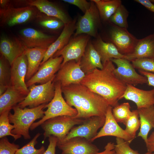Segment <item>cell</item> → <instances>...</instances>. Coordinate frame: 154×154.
<instances>
[{"label":"cell","instance_id":"cell-47","mask_svg":"<svg viewBox=\"0 0 154 154\" xmlns=\"http://www.w3.org/2000/svg\"><path fill=\"white\" fill-rule=\"evenodd\" d=\"M8 87L5 86L0 85V96L5 92Z\"/></svg>","mask_w":154,"mask_h":154},{"label":"cell","instance_id":"cell-44","mask_svg":"<svg viewBox=\"0 0 154 154\" xmlns=\"http://www.w3.org/2000/svg\"><path fill=\"white\" fill-rule=\"evenodd\" d=\"M115 144L113 143H108L104 147V150L101 152H98L96 154H115L114 150Z\"/></svg>","mask_w":154,"mask_h":154},{"label":"cell","instance_id":"cell-3","mask_svg":"<svg viewBox=\"0 0 154 154\" xmlns=\"http://www.w3.org/2000/svg\"><path fill=\"white\" fill-rule=\"evenodd\" d=\"M47 104H42L31 108H22L18 105L13 107V114L10 112L8 116L10 122L14 126L12 133L22 136L25 139H30L29 129L35 120L44 116L43 110L46 108Z\"/></svg>","mask_w":154,"mask_h":154},{"label":"cell","instance_id":"cell-30","mask_svg":"<svg viewBox=\"0 0 154 154\" xmlns=\"http://www.w3.org/2000/svg\"><path fill=\"white\" fill-rule=\"evenodd\" d=\"M35 20L40 26L50 31H56L64 28L65 24L59 19L48 16L40 11Z\"/></svg>","mask_w":154,"mask_h":154},{"label":"cell","instance_id":"cell-31","mask_svg":"<svg viewBox=\"0 0 154 154\" xmlns=\"http://www.w3.org/2000/svg\"><path fill=\"white\" fill-rule=\"evenodd\" d=\"M10 110H7L0 114V138L10 135L13 137L15 141L20 138L21 136L14 134L11 133L14 126L10 124L9 118Z\"/></svg>","mask_w":154,"mask_h":154},{"label":"cell","instance_id":"cell-22","mask_svg":"<svg viewBox=\"0 0 154 154\" xmlns=\"http://www.w3.org/2000/svg\"><path fill=\"white\" fill-rule=\"evenodd\" d=\"M76 21V20L74 19L69 23L65 24L60 35L47 49L40 65L53 56L57 51L62 48L68 43L75 31Z\"/></svg>","mask_w":154,"mask_h":154},{"label":"cell","instance_id":"cell-9","mask_svg":"<svg viewBox=\"0 0 154 154\" xmlns=\"http://www.w3.org/2000/svg\"><path fill=\"white\" fill-rule=\"evenodd\" d=\"M90 8L80 17L76 24L74 36L84 34L94 37L97 36L101 18L98 9L93 1H90Z\"/></svg>","mask_w":154,"mask_h":154},{"label":"cell","instance_id":"cell-5","mask_svg":"<svg viewBox=\"0 0 154 154\" xmlns=\"http://www.w3.org/2000/svg\"><path fill=\"white\" fill-rule=\"evenodd\" d=\"M84 120L65 116L47 119L40 125L44 131V140L51 135L56 137L58 141L62 140L74 126L82 123Z\"/></svg>","mask_w":154,"mask_h":154},{"label":"cell","instance_id":"cell-39","mask_svg":"<svg viewBox=\"0 0 154 154\" xmlns=\"http://www.w3.org/2000/svg\"><path fill=\"white\" fill-rule=\"evenodd\" d=\"M19 147V145L10 142L6 136L0 138V154H15Z\"/></svg>","mask_w":154,"mask_h":154},{"label":"cell","instance_id":"cell-21","mask_svg":"<svg viewBox=\"0 0 154 154\" xmlns=\"http://www.w3.org/2000/svg\"><path fill=\"white\" fill-rule=\"evenodd\" d=\"M25 6H34L41 12L46 15L57 18L65 24L71 20L67 13L60 7L55 3L47 0H24Z\"/></svg>","mask_w":154,"mask_h":154},{"label":"cell","instance_id":"cell-24","mask_svg":"<svg viewBox=\"0 0 154 154\" xmlns=\"http://www.w3.org/2000/svg\"><path fill=\"white\" fill-rule=\"evenodd\" d=\"M80 66L86 75L91 73L96 68L101 69L103 68L100 56L90 42H88L81 59Z\"/></svg>","mask_w":154,"mask_h":154},{"label":"cell","instance_id":"cell-12","mask_svg":"<svg viewBox=\"0 0 154 154\" xmlns=\"http://www.w3.org/2000/svg\"><path fill=\"white\" fill-rule=\"evenodd\" d=\"M117 66L114 72L116 76L126 84L134 86L147 83L145 76L138 73L130 61L124 58L112 59Z\"/></svg>","mask_w":154,"mask_h":154},{"label":"cell","instance_id":"cell-36","mask_svg":"<svg viewBox=\"0 0 154 154\" xmlns=\"http://www.w3.org/2000/svg\"><path fill=\"white\" fill-rule=\"evenodd\" d=\"M40 135L39 133L36 134L30 142L19 149L15 154H43L46 151L44 146H42L39 149L35 147L38 143L37 140Z\"/></svg>","mask_w":154,"mask_h":154},{"label":"cell","instance_id":"cell-37","mask_svg":"<svg viewBox=\"0 0 154 154\" xmlns=\"http://www.w3.org/2000/svg\"><path fill=\"white\" fill-rule=\"evenodd\" d=\"M135 68L154 73V58H144L134 60L131 61Z\"/></svg>","mask_w":154,"mask_h":154},{"label":"cell","instance_id":"cell-14","mask_svg":"<svg viewBox=\"0 0 154 154\" xmlns=\"http://www.w3.org/2000/svg\"><path fill=\"white\" fill-rule=\"evenodd\" d=\"M19 38L26 47L47 49L56 39V36L47 34L31 28L20 31Z\"/></svg>","mask_w":154,"mask_h":154},{"label":"cell","instance_id":"cell-26","mask_svg":"<svg viewBox=\"0 0 154 154\" xmlns=\"http://www.w3.org/2000/svg\"><path fill=\"white\" fill-rule=\"evenodd\" d=\"M47 49L26 47L24 53L28 61V69L25 80L28 81L37 71Z\"/></svg>","mask_w":154,"mask_h":154},{"label":"cell","instance_id":"cell-17","mask_svg":"<svg viewBox=\"0 0 154 154\" xmlns=\"http://www.w3.org/2000/svg\"><path fill=\"white\" fill-rule=\"evenodd\" d=\"M57 146L61 154H96L99 149L84 138L75 137L62 142L57 141Z\"/></svg>","mask_w":154,"mask_h":154},{"label":"cell","instance_id":"cell-49","mask_svg":"<svg viewBox=\"0 0 154 154\" xmlns=\"http://www.w3.org/2000/svg\"><path fill=\"white\" fill-rule=\"evenodd\" d=\"M152 2H154V0H150Z\"/></svg>","mask_w":154,"mask_h":154},{"label":"cell","instance_id":"cell-46","mask_svg":"<svg viewBox=\"0 0 154 154\" xmlns=\"http://www.w3.org/2000/svg\"><path fill=\"white\" fill-rule=\"evenodd\" d=\"M13 5L12 1L9 0H0V10L6 9Z\"/></svg>","mask_w":154,"mask_h":154},{"label":"cell","instance_id":"cell-13","mask_svg":"<svg viewBox=\"0 0 154 154\" xmlns=\"http://www.w3.org/2000/svg\"><path fill=\"white\" fill-rule=\"evenodd\" d=\"M80 61L72 60L66 63L56 74L53 81L59 82L62 87L80 84L86 74L81 69Z\"/></svg>","mask_w":154,"mask_h":154},{"label":"cell","instance_id":"cell-16","mask_svg":"<svg viewBox=\"0 0 154 154\" xmlns=\"http://www.w3.org/2000/svg\"><path fill=\"white\" fill-rule=\"evenodd\" d=\"M27 69V60L24 53L11 65L10 86L26 96L29 92L25 82Z\"/></svg>","mask_w":154,"mask_h":154},{"label":"cell","instance_id":"cell-6","mask_svg":"<svg viewBox=\"0 0 154 154\" xmlns=\"http://www.w3.org/2000/svg\"><path fill=\"white\" fill-rule=\"evenodd\" d=\"M40 11L36 7L27 6L14 7L13 5L4 10H0L1 26L13 27L35 20Z\"/></svg>","mask_w":154,"mask_h":154},{"label":"cell","instance_id":"cell-4","mask_svg":"<svg viewBox=\"0 0 154 154\" xmlns=\"http://www.w3.org/2000/svg\"><path fill=\"white\" fill-rule=\"evenodd\" d=\"M54 82L55 90L54 97L47 104V109L44 111V116L32 124L30 128L31 130H34L50 118L63 116L74 117L77 114L76 109L69 105L63 98L60 83L58 82Z\"/></svg>","mask_w":154,"mask_h":154},{"label":"cell","instance_id":"cell-42","mask_svg":"<svg viewBox=\"0 0 154 154\" xmlns=\"http://www.w3.org/2000/svg\"><path fill=\"white\" fill-rule=\"evenodd\" d=\"M145 143L148 152H154V131L148 137L147 141Z\"/></svg>","mask_w":154,"mask_h":154},{"label":"cell","instance_id":"cell-18","mask_svg":"<svg viewBox=\"0 0 154 154\" xmlns=\"http://www.w3.org/2000/svg\"><path fill=\"white\" fill-rule=\"evenodd\" d=\"M112 109V107L110 106L105 114L104 125L92 142L98 138L108 136L122 139L130 143L134 139L119 125L113 116Z\"/></svg>","mask_w":154,"mask_h":154},{"label":"cell","instance_id":"cell-19","mask_svg":"<svg viewBox=\"0 0 154 154\" xmlns=\"http://www.w3.org/2000/svg\"><path fill=\"white\" fill-rule=\"evenodd\" d=\"M26 47L18 38L2 35L0 39V52L11 65L18 57L23 54Z\"/></svg>","mask_w":154,"mask_h":154},{"label":"cell","instance_id":"cell-15","mask_svg":"<svg viewBox=\"0 0 154 154\" xmlns=\"http://www.w3.org/2000/svg\"><path fill=\"white\" fill-rule=\"evenodd\" d=\"M63 58L62 56L50 58L41 65L37 71L26 83L27 87L38 83L42 84L53 80L56 73L61 67Z\"/></svg>","mask_w":154,"mask_h":154},{"label":"cell","instance_id":"cell-20","mask_svg":"<svg viewBox=\"0 0 154 154\" xmlns=\"http://www.w3.org/2000/svg\"><path fill=\"white\" fill-rule=\"evenodd\" d=\"M127 88L121 99L131 100L136 105L137 109L154 106V88L145 90L134 86L126 84Z\"/></svg>","mask_w":154,"mask_h":154},{"label":"cell","instance_id":"cell-48","mask_svg":"<svg viewBox=\"0 0 154 154\" xmlns=\"http://www.w3.org/2000/svg\"><path fill=\"white\" fill-rule=\"evenodd\" d=\"M139 154H140L139 153ZM144 154H154V152H153V153H151V152H148Z\"/></svg>","mask_w":154,"mask_h":154},{"label":"cell","instance_id":"cell-40","mask_svg":"<svg viewBox=\"0 0 154 154\" xmlns=\"http://www.w3.org/2000/svg\"><path fill=\"white\" fill-rule=\"evenodd\" d=\"M62 1L78 7L84 13L90 8L91 3L86 0H63Z\"/></svg>","mask_w":154,"mask_h":154},{"label":"cell","instance_id":"cell-28","mask_svg":"<svg viewBox=\"0 0 154 154\" xmlns=\"http://www.w3.org/2000/svg\"><path fill=\"white\" fill-rule=\"evenodd\" d=\"M26 96L10 86L0 96V114L13 108L23 101Z\"/></svg>","mask_w":154,"mask_h":154},{"label":"cell","instance_id":"cell-8","mask_svg":"<svg viewBox=\"0 0 154 154\" xmlns=\"http://www.w3.org/2000/svg\"><path fill=\"white\" fill-rule=\"evenodd\" d=\"M90 38V36L84 34L74 36L70 40L64 47L57 51L53 57L62 56L63 60L61 66L70 60L78 62L84 54Z\"/></svg>","mask_w":154,"mask_h":154},{"label":"cell","instance_id":"cell-29","mask_svg":"<svg viewBox=\"0 0 154 154\" xmlns=\"http://www.w3.org/2000/svg\"><path fill=\"white\" fill-rule=\"evenodd\" d=\"M99 12L101 19L107 21L122 4L120 0H92Z\"/></svg>","mask_w":154,"mask_h":154},{"label":"cell","instance_id":"cell-2","mask_svg":"<svg viewBox=\"0 0 154 154\" xmlns=\"http://www.w3.org/2000/svg\"><path fill=\"white\" fill-rule=\"evenodd\" d=\"M64 99L77 114L74 118L86 119L93 116H105L110 106L102 97L82 84H73L61 87Z\"/></svg>","mask_w":154,"mask_h":154},{"label":"cell","instance_id":"cell-27","mask_svg":"<svg viewBox=\"0 0 154 154\" xmlns=\"http://www.w3.org/2000/svg\"><path fill=\"white\" fill-rule=\"evenodd\" d=\"M137 110L140 122L137 136L141 137L145 143L149 132L154 128V106Z\"/></svg>","mask_w":154,"mask_h":154},{"label":"cell","instance_id":"cell-50","mask_svg":"<svg viewBox=\"0 0 154 154\" xmlns=\"http://www.w3.org/2000/svg\"></svg>","mask_w":154,"mask_h":154},{"label":"cell","instance_id":"cell-32","mask_svg":"<svg viewBox=\"0 0 154 154\" xmlns=\"http://www.w3.org/2000/svg\"><path fill=\"white\" fill-rule=\"evenodd\" d=\"M129 12L121 4L110 17V21L114 24L120 27L127 29L128 27L127 21Z\"/></svg>","mask_w":154,"mask_h":154},{"label":"cell","instance_id":"cell-45","mask_svg":"<svg viewBox=\"0 0 154 154\" xmlns=\"http://www.w3.org/2000/svg\"><path fill=\"white\" fill-rule=\"evenodd\" d=\"M134 1L141 4L149 11L154 12V5L150 0H135Z\"/></svg>","mask_w":154,"mask_h":154},{"label":"cell","instance_id":"cell-34","mask_svg":"<svg viewBox=\"0 0 154 154\" xmlns=\"http://www.w3.org/2000/svg\"><path fill=\"white\" fill-rule=\"evenodd\" d=\"M130 108L128 102H124L114 107L112 109V113L116 121L124 124L131 114Z\"/></svg>","mask_w":154,"mask_h":154},{"label":"cell","instance_id":"cell-1","mask_svg":"<svg viewBox=\"0 0 154 154\" xmlns=\"http://www.w3.org/2000/svg\"><path fill=\"white\" fill-rule=\"evenodd\" d=\"M103 68H96L86 75L81 84L100 96L109 105L114 107L119 104L127 88V85L115 75V66L109 60L103 64Z\"/></svg>","mask_w":154,"mask_h":154},{"label":"cell","instance_id":"cell-10","mask_svg":"<svg viewBox=\"0 0 154 154\" xmlns=\"http://www.w3.org/2000/svg\"><path fill=\"white\" fill-rule=\"evenodd\" d=\"M112 24L109 31L110 42L113 44L121 54L126 55L131 53L138 39L127 29Z\"/></svg>","mask_w":154,"mask_h":154},{"label":"cell","instance_id":"cell-33","mask_svg":"<svg viewBox=\"0 0 154 154\" xmlns=\"http://www.w3.org/2000/svg\"><path fill=\"white\" fill-rule=\"evenodd\" d=\"M137 110H133L124 123L126 126L125 129V131L134 139L137 131L140 127V122Z\"/></svg>","mask_w":154,"mask_h":154},{"label":"cell","instance_id":"cell-41","mask_svg":"<svg viewBox=\"0 0 154 154\" xmlns=\"http://www.w3.org/2000/svg\"><path fill=\"white\" fill-rule=\"evenodd\" d=\"M49 145L43 154H55L56 147L57 146V138L52 135L48 137Z\"/></svg>","mask_w":154,"mask_h":154},{"label":"cell","instance_id":"cell-35","mask_svg":"<svg viewBox=\"0 0 154 154\" xmlns=\"http://www.w3.org/2000/svg\"><path fill=\"white\" fill-rule=\"evenodd\" d=\"M11 65L2 55L0 56V85L7 87L10 86Z\"/></svg>","mask_w":154,"mask_h":154},{"label":"cell","instance_id":"cell-23","mask_svg":"<svg viewBox=\"0 0 154 154\" xmlns=\"http://www.w3.org/2000/svg\"><path fill=\"white\" fill-rule=\"evenodd\" d=\"M144 58H154V33L138 39L133 51L125 55L129 61Z\"/></svg>","mask_w":154,"mask_h":154},{"label":"cell","instance_id":"cell-38","mask_svg":"<svg viewBox=\"0 0 154 154\" xmlns=\"http://www.w3.org/2000/svg\"><path fill=\"white\" fill-rule=\"evenodd\" d=\"M116 144L114 150L115 154H139L137 151L131 148L129 142L121 138L116 137Z\"/></svg>","mask_w":154,"mask_h":154},{"label":"cell","instance_id":"cell-25","mask_svg":"<svg viewBox=\"0 0 154 154\" xmlns=\"http://www.w3.org/2000/svg\"><path fill=\"white\" fill-rule=\"evenodd\" d=\"M93 45L100 56L103 64L112 59L125 58V55L121 54L113 44L104 41L100 35L97 36Z\"/></svg>","mask_w":154,"mask_h":154},{"label":"cell","instance_id":"cell-11","mask_svg":"<svg viewBox=\"0 0 154 154\" xmlns=\"http://www.w3.org/2000/svg\"><path fill=\"white\" fill-rule=\"evenodd\" d=\"M105 120V116H93L85 119L82 123L74 126L64 139L58 141L62 142L73 137H79L91 142L97 135L98 130L104 125Z\"/></svg>","mask_w":154,"mask_h":154},{"label":"cell","instance_id":"cell-7","mask_svg":"<svg viewBox=\"0 0 154 154\" xmlns=\"http://www.w3.org/2000/svg\"><path fill=\"white\" fill-rule=\"evenodd\" d=\"M53 80L45 84L37 85L34 84L30 86L29 94L18 105L22 108L27 106L31 108L48 104L53 99L55 94Z\"/></svg>","mask_w":154,"mask_h":154},{"label":"cell","instance_id":"cell-43","mask_svg":"<svg viewBox=\"0 0 154 154\" xmlns=\"http://www.w3.org/2000/svg\"><path fill=\"white\" fill-rule=\"evenodd\" d=\"M139 72L141 74L146 77L148 86L154 87V73L140 70H139Z\"/></svg>","mask_w":154,"mask_h":154}]
</instances>
